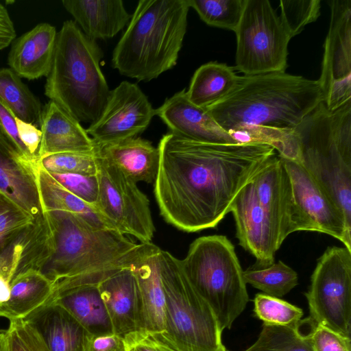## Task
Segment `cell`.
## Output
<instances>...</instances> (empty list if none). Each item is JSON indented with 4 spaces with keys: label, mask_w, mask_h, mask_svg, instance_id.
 I'll list each match as a JSON object with an SVG mask.
<instances>
[{
    "label": "cell",
    "mask_w": 351,
    "mask_h": 351,
    "mask_svg": "<svg viewBox=\"0 0 351 351\" xmlns=\"http://www.w3.org/2000/svg\"><path fill=\"white\" fill-rule=\"evenodd\" d=\"M25 319L38 332L49 351H82L86 330L60 305L51 302Z\"/></svg>",
    "instance_id": "26"
},
{
    "label": "cell",
    "mask_w": 351,
    "mask_h": 351,
    "mask_svg": "<svg viewBox=\"0 0 351 351\" xmlns=\"http://www.w3.org/2000/svg\"><path fill=\"white\" fill-rule=\"evenodd\" d=\"M56 28L40 23L12 43L8 56L9 68L20 77L32 80L47 77L56 43Z\"/></svg>",
    "instance_id": "20"
},
{
    "label": "cell",
    "mask_w": 351,
    "mask_h": 351,
    "mask_svg": "<svg viewBox=\"0 0 351 351\" xmlns=\"http://www.w3.org/2000/svg\"><path fill=\"white\" fill-rule=\"evenodd\" d=\"M103 51L75 21L58 32L45 95L80 123H93L101 115L110 90L100 67Z\"/></svg>",
    "instance_id": "6"
},
{
    "label": "cell",
    "mask_w": 351,
    "mask_h": 351,
    "mask_svg": "<svg viewBox=\"0 0 351 351\" xmlns=\"http://www.w3.org/2000/svg\"><path fill=\"white\" fill-rule=\"evenodd\" d=\"M280 158L291 183L293 232L324 233L341 241L351 250V228L339 209L300 163Z\"/></svg>",
    "instance_id": "12"
},
{
    "label": "cell",
    "mask_w": 351,
    "mask_h": 351,
    "mask_svg": "<svg viewBox=\"0 0 351 351\" xmlns=\"http://www.w3.org/2000/svg\"><path fill=\"white\" fill-rule=\"evenodd\" d=\"M64 188L85 202L95 206L99 194L96 175L49 173Z\"/></svg>",
    "instance_id": "39"
},
{
    "label": "cell",
    "mask_w": 351,
    "mask_h": 351,
    "mask_svg": "<svg viewBox=\"0 0 351 351\" xmlns=\"http://www.w3.org/2000/svg\"><path fill=\"white\" fill-rule=\"evenodd\" d=\"M291 133L296 161L331 199L351 228V102L332 111L321 102Z\"/></svg>",
    "instance_id": "5"
},
{
    "label": "cell",
    "mask_w": 351,
    "mask_h": 351,
    "mask_svg": "<svg viewBox=\"0 0 351 351\" xmlns=\"http://www.w3.org/2000/svg\"><path fill=\"white\" fill-rule=\"evenodd\" d=\"M44 213L52 252L39 271L53 283V299L72 289L98 286L130 268L149 243L138 244L117 230L94 227L67 212Z\"/></svg>",
    "instance_id": "3"
},
{
    "label": "cell",
    "mask_w": 351,
    "mask_h": 351,
    "mask_svg": "<svg viewBox=\"0 0 351 351\" xmlns=\"http://www.w3.org/2000/svg\"><path fill=\"white\" fill-rule=\"evenodd\" d=\"M183 89L156 109V115L180 137L202 143H241L223 130L206 108L191 103Z\"/></svg>",
    "instance_id": "16"
},
{
    "label": "cell",
    "mask_w": 351,
    "mask_h": 351,
    "mask_svg": "<svg viewBox=\"0 0 351 351\" xmlns=\"http://www.w3.org/2000/svg\"><path fill=\"white\" fill-rule=\"evenodd\" d=\"M35 220L0 192V254L32 225Z\"/></svg>",
    "instance_id": "35"
},
{
    "label": "cell",
    "mask_w": 351,
    "mask_h": 351,
    "mask_svg": "<svg viewBox=\"0 0 351 351\" xmlns=\"http://www.w3.org/2000/svg\"><path fill=\"white\" fill-rule=\"evenodd\" d=\"M37 178L44 212L51 210L67 212L94 227L117 230L95 206L85 202L69 192L40 167H38Z\"/></svg>",
    "instance_id": "27"
},
{
    "label": "cell",
    "mask_w": 351,
    "mask_h": 351,
    "mask_svg": "<svg viewBox=\"0 0 351 351\" xmlns=\"http://www.w3.org/2000/svg\"><path fill=\"white\" fill-rule=\"evenodd\" d=\"M329 29L317 80L329 110L351 102V0L328 1Z\"/></svg>",
    "instance_id": "13"
},
{
    "label": "cell",
    "mask_w": 351,
    "mask_h": 351,
    "mask_svg": "<svg viewBox=\"0 0 351 351\" xmlns=\"http://www.w3.org/2000/svg\"><path fill=\"white\" fill-rule=\"evenodd\" d=\"M154 115L156 109L139 86L123 81L110 90L101 115L86 132L97 144L136 137Z\"/></svg>",
    "instance_id": "14"
},
{
    "label": "cell",
    "mask_w": 351,
    "mask_h": 351,
    "mask_svg": "<svg viewBox=\"0 0 351 351\" xmlns=\"http://www.w3.org/2000/svg\"><path fill=\"white\" fill-rule=\"evenodd\" d=\"M305 296L311 326L320 324L350 339L351 250L327 247L317 260Z\"/></svg>",
    "instance_id": "10"
},
{
    "label": "cell",
    "mask_w": 351,
    "mask_h": 351,
    "mask_svg": "<svg viewBox=\"0 0 351 351\" xmlns=\"http://www.w3.org/2000/svg\"><path fill=\"white\" fill-rule=\"evenodd\" d=\"M16 32L7 8L0 3V51L8 47L16 38Z\"/></svg>",
    "instance_id": "45"
},
{
    "label": "cell",
    "mask_w": 351,
    "mask_h": 351,
    "mask_svg": "<svg viewBox=\"0 0 351 351\" xmlns=\"http://www.w3.org/2000/svg\"><path fill=\"white\" fill-rule=\"evenodd\" d=\"M18 134L21 143L26 148L32 162L38 165L39 147L42 132L35 125L16 117Z\"/></svg>",
    "instance_id": "43"
},
{
    "label": "cell",
    "mask_w": 351,
    "mask_h": 351,
    "mask_svg": "<svg viewBox=\"0 0 351 351\" xmlns=\"http://www.w3.org/2000/svg\"><path fill=\"white\" fill-rule=\"evenodd\" d=\"M245 282L262 291L264 294L280 298L298 284L295 271L279 261L265 268L249 267L243 271Z\"/></svg>",
    "instance_id": "31"
},
{
    "label": "cell",
    "mask_w": 351,
    "mask_h": 351,
    "mask_svg": "<svg viewBox=\"0 0 351 351\" xmlns=\"http://www.w3.org/2000/svg\"><path fill=\"white\" fill-rule=\"evenodd\" d=\"M38 171V165L23 158L0 134V192L34 219L44 216Z\"/></svg>",
    "instance_id": "17"
},
{
    "label": "cell",
    "mask_w": 351,
    "mask_h": 351,
    "mask_svg": "<svg viewBox=\"0 0 351 351\" xmlns=\"http://www.w3.org/2000/svg\"><path fill=\"white\" fill-rule=\"evenodd\" d=\"M95 154L99 182L95 206L121 233L151 243L155 226L147 195L117 166Z\"/></svg>",
    "instance_id": "11"
},
{
    "label": "cell",
    "mask_w": 351,
    "mask_h": 351,
    "mask_svg": "<svg viewBox=\"0 0 351 351\" xmlns=\"http://www.w3.org/2000/svg\"><path fill=\"white\" fill-rule=\"evenodd\" d=\"M0 134L26 160L34 163L17 131L16 117L11 110L0 99ZM35 164V163H34Z\"/></svg>",
    "instance_id": "42"
},
{
    "label": "cell",
    "mask_w": 351,
    "mask_h": 351,
    "mask_svg": "<svg viewBox=\"0 0 351 351\" xmlns=\"http://www.w3.org/2000/svg\"><path fill=\"white\" fill-rule=\"evenodd\" d=\"M324 97L317 80L284 72L240 76L234 88L206 110L239 143L262 142L277 151Z\"/></svg>",
    "instance_id": "2"
},
{
    "label": "cell",
    "mask_w": 351,
    "mask_h": 351,
    "mask_svg": "<svg viewBox=\"0 0 351 351\" xmlns=\"http://www.w3.org/2000/svg\"><path fill=\"white\" fill-rule=\"evenodd\" d=\"M62 3L84 34L95 41L114 37L131 19L121 0H64Z\"/></svg>",
    "instance_id": "24"
},
{
    "label": "cell",
    "mask_w": 351,
    "mask_h": 351,
    "mask_svg": "<svg viewBox=\"0 0 351 351\" xmlns=\"http://www.w3.org/2000/svg\"><path fill=\"white\" fill-rule=\"evenodd\" d=\"M189 0H141L112 52L121 75L149 82L176 64L186 32Z\"/></svg>",
    "instance_id": "4"
},
{
    "label": "cell",
    "mask_w": 351,
    "mask_h": 351,
    "mask_svg": "<svg viewBox=\"0 0 351 351\" xmlns=\"http://www.w3.org/2000/svg\"><path fill=\"white\" fill-rule=\"evenodd\" d=\"M237 37L235 69L244 75L284 72L291 39L267 0H246Z\"/></svg>",
    "instance_id": "9"
},
{
    "label": "cell",
    "mask_w": 351,
    "mask_h": 351,
    "mask_svg": "<svg viewBox=\"0 0 351 351\" xmlns=\"http://www.w3.org/2000/svg\"><path fill=\"white\" fill-rule=\"evenodd\" d=\"M158 148L154 193L160 215L187 232L215 228L240 190L276 154L262 142L202 143L171 132Z\"/></svg>",
    "instance_id": "1"
},
{
    "label": "cell",
    "mask_w": 351,
    "mask_h": 351,
    "mask_svg": "<svg viewBox=\"0 0 351 351\" xmlns=\"http://www.w3.org/2000/svg\"><path fill=\"white\" fill-rule=\"evenodd\" d=\"M39 126V158L63 152H95V143L86 129L53 101L49 100L43 108Z\"/></svg>",
    "instance_id": "21"
},
{
    "label": "cell",
    "mask_w": 351,
    "mask_h": 351,
    "mask_svg": "<svg viewBox=\"0 0 351 351\" xmlns=\"http://www.w3.org/2000/svg\"><path fill=\"white\" fill-rule=\"evenodd\" d=\"M230 212L234 216L239 245L256 258L252 267L271 265L282 244L269 215L258 200L252 180L237 193Z\"/></svg>",
    "instance_id": "15"
},
{
    "label": "cell",
    "mask_w": 351,
    "mask_h": 351,
    "mask_svg": "<svg viewBox=\"0 0 351 351\" xmlns=\"http://www.w3.org/2000/svg\"><path fill=\"white\" fill-rule=\"evenodd\" d=\"M82 351H128L124 337L113 332L86 331Z\"/></svg>",
    "instance_id": "41"
},
{
    "label": "cell",
    "mask_w": 351,
    "mask_h": 351,
    "mask_svg": "<svg viewBox=\"0 0 351 351\" xmlns=\"http://www.w3.org/2000/svg\"><path fill=\"white\" fill-rule=\"evenodd\" d=\"M19 273L18 258L12 244L0 254V275L10 282Z\"/></svg>",
    "instance_id": "46"
},
{
    "label": "cell",
    "mask_w": 351,
    "mask_h": 351,
    "mask_svg": "<svg viewBox=\"0 0 351 351\" xmlns=\"http://www.w3.org/2000/svg\"><path fill=\"white\" fill-rule=\"evenodd\" d=\"M52 302L64 308L88 332H112L97 286L68 291L56 296Z\"/></svg>",
    "instance_id": "29"
},
{
    "label": "cell",
    "mask_w": 351,
    "mask_h": 351,
    "mask_svg": "<svg viewBox=\"0 0 351 351\" xmlns=\"http://www.w3.org/2000/svg\"><path fill=\"white\" fill-rule=\"evenodd\" d=\"M4 333L8 351H49L40 335L26 319L9 321Z\"/></svg>",
    "instance_id": "38"
},
{
    "label": "cell",
    "mask_w": 351,
    "mask_h": 351,
    "mask_svg": "<svg viewBox=\"0 0 351 351\" xmlns=\"http://www.w3.org/2000/svg\"><path fill=\"white\" fill-rule=\"evenodd\" d=\"M160 351H184L181 349L166 333L161 331L149 332Z\"/></svg>",
    "instance_id": "47"
},
{
    "label": "cell",
    "mask_w": 351,
    "mask_h": 351,
    "mask_svg": "<svg viewBox=\"0 0 351 351\" xmlns=\"http://www.w3.org/2000/svg\"><path fill=\"white\" fill-rule=\"evenodd\" d=\"M180 263L191 285L210 306L221 330L230 329L249 302L232 242L224 235L199 237Z\"/></svg>",
    "instance_id": "7"
},
{
    "label": "cell",
    "mask_w": 351,
    "mask_h": 351,
    "mask_svg": "<svg viewBox=\"0 0 351 351\" xmlns=\"http://www.w3.org/2000/svg\"><path fill=\"white\" fill-rule=\"evenodd\" d=\"M97 288L112 332L124 337L140 330L138 288L131 267L110 276L99 283Z\"/></svg>",
    "instance_id": "22"
},
{
    "label": "cell",
    "mask_w": 351,
    "mask_h": 351,
    "mask_svg": "<svg viewBox=\"0 0 351 351\" xmlns=\"http://www.w3.org/2000/svg\"><path fill=\"white\" fill-rule=\"evenodd\" d=\"M243 351H314L300 322L289 326L263 324L256 340Z\"/></svg>",
    "instance_id": "32"
},
{
    "label": "cell",
    "mask_w": 351,
    "mask_h": 351,
    "mask_svg": "<svg viewBox=\"0 0 351 351\" xmlns=\"http://www.w3.org/2000/svg\"><path fill=\"white\" fill-rule=\"evenodd\" d=\"M128 351H160L149 332L138 330L124 337Z\"/></svg>",
    "instance_id": "44"
},
{
    "label": "cell",
    "mask_w": 351,
    "mask_h": 351,
    "mask_svg": "<svg viewBox=\"0 0 351 351\" xmlns=\"http://www.w3.org/2000/svg\"><path fill=\"white\" fill-rule=\"evenodd\" d=\"M38 165L49 173L97 174L95 152H63L39 158Z\"/></svg>",
    "instance_id": "36"
},
{
    "label": "cell",
    "mask_w": 351,
    "mask_h": 351,
    "mask_svg": "<svg viewBox=\"0 0 351 351\" xmlns=\"http://www.w3.org/2000/svg\"><path fill=\"white\" fill-rule=\"evenodd\" d=\"M280 19L291 38L300 34L304 27L315 21L320 15V0H281Z\"/></svg>",
    "instance_id": "37"
},
{
    "label": "cell",
    "mask_w": 351,
    "mask_h": 351,
    "mask_svg": "<svg viewBox=\"0 0 351 351\" xmlns=\"http://www.w3.org/2000/svg\"><path fill=\"white\" fill-rule=\"evenodd\" d=\"M259 203L269 215L282 244L293 233L289 177L279 156L271 157L252 178Z\"/></svg>",
    "instance_id": "18"
},
{
    "label": "cell",
    "mask_w": 351,
    "mask_h": 351,
    "mask_svg": "<svg viewBox=\"0 0 351 351\" xmlns=\"http://www.w3.org/2000/svg\"><path fill=\"white\" fill-rule=\"evenodd\" d=\"M307 323L309 330L306 335L314 351H350V338L343 337L322 325L313 326L308 322Z\"/></svg>",
    "instance_id": "40"
},
{
    "label": "cell",
    "mask_w": 351,
    "mask_h": 351,
    "mask_svg": "<svg viewBox=\"0 0 351 351\" xmlns=\"http://www.w3.org/2000/svg\"><path fill=\"white\" fill-rule=\"evenodd\" d=\"M245 1L189 0V3L207 25L234 32L241 19Z\"/></svg>",
    "instance_id": "33"
},
{
    "label": "cell",
    "mask_w": 351,
    "mask_h": 351,
    "mask_svg": "<svg viewBox=\"0 0 351 351\" xmlns=\"http://www.w3.org/2000/svg\"><path fill=\"white\" fill-rule=\"evenodd\" d=\"M95 152L135 182H154L159 167L160 152L150 141L136 136L95 143Z\"/></svg>",
    "instance_id": "23"
},
{
    "label": "cell",
    "mask_w": 351,
    "mask_h": 351,
    "mask_svg": "<svg viewBox=\"0 0 351 351\" xmlns=\"http://www.w3.org/2000/svg\"><path fill=\"white\" fill-rule=\"evenodd\" d=\"M254 304L255 315L263 324L289 326L299 322L303 315L302 308L264 293L256 294Z\"/></svg>",
    "instance_id": "34"
},
{
    "label": "cell",
    "mask_w": 351,
    "mask_h": 351,
    "mask_svg": "<svg viewBox=\"0 0 351 351\" xmlns=\"http://www.w3.org/2000/svg\"><path fill=\"white\" fill-rule=\"evenodd\" d=\"M160 250L149 243L145 251L131 267L138 288L140 330L149 332L166 330L165 298L159 262Z\"/></svg>",
    "instance_id": "19"
},
{
    "label": "cell",
    "mask_w": 351,
    "mask_h": 351,
    "mask_svg": "<svg viewBox=\"0 0 351 351\" xmlns=\"http://www.w3.org/2000/svg\"><path fill=\"white\" fill-rule=\"evenodd\" d=\"M10 282L3 276L0 275V305L6 302L10 295Z\"/></svg>",
    "instance_id": "48"
},
{
    "label": "cell",
    "mask_w": 351,
    "mask_h": 351,
    "mask_svg": "<svg viewBox=\"0 0 351 351\" xmlns=\"http://www.w3.org/2000/svg\"><path fill=\"white\" fill-rule=\"evenodd\" d=\"M9 300L0 305V317L25 319L52 302L54 285L39 270L30 269L10 282Z\"/></svg>",
    "instance_id": "25"
},
{
    "label": "cell",
    "mask_w": 351,
    "mask_h": 351,
    "mask_svg": "<svg viewBox=\"0 0 351 351\" xmlns=\"http://www.w3.org/2000/svg\"><path fill=\"white\" fill-rule=\"evenodd\" d=\"M0 351H8L4 331L0 332Z\"/></svg>",
    "instance_id": "49"
},
{
    "label": "cell",
    "mask_w": 351,
    "mask_h": 351,
    "mask_svg": "<svg viewBox=\"0 0 351 351\" xmlns=\"http://www.w3.org/2000/svg\"><path fill=\"white\" fill-rule=\"evenodd\" d=\"M0 99L16 117L39 125L43 107L39 99L10 68L0 69Z\"/></svg>",
    "instance_id": "30"
},
{
    "label": "cell",
    "mask_w": 351,
    "mask_h": 351,
    "mask_svg": "<svg viewBox=\"0 0 351 351\" xmlns=\"http://www.w3.org/2000/svg\"><path fill=\"white\" fill-rule=\"evenodd\" d=\"M239 77L235 69L226 64L206 63L194 73L186 95L193 104L207 108L228 95Z\"/></svg>",
    "instance_id": "28"
},
{
    "label": "cell",
    "mask_w": 351,
    "mask_h": 351,
    "mask_svg": "<svg viewBox=\"0 0 351 351\" xmlns=\"http://www.w3.org/2000/svg\"><path fill=\"white\" fill-rule=\"evenodd\" d=\"M159 262L166 333L184 351H228L213 311L186 276L180 259L160 250Z\"/></svg>",
    "instance_id": "8"
}]
</instances>
